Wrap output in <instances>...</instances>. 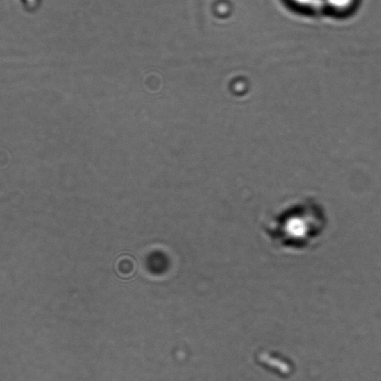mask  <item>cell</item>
<instances>
[{"label":"cell","instance_id":"1","mask_svg":"<svg viewBox=\"0 0 381 381\" xmlns=\"http://www.w3.org/2000/svg\"><path fill=\"white\" fill-rule=\"evenodd\" d=\"M327 225L323 205L314 198H304L269 216L262 232L278 253L296 254L312 251L322 240Z\"/></svg>","mask_w":381,"mask_h":381},{"label":"cell","instance_id":"3","mask_svg":"<svg viewBox=\"0 0 381 381\" xmlns=\"http://www.w3.org/2000/svg\"><path fill=\"white\" fill-rule=\"evenodd\" d=\"M296 6L308 9H319L324 7V0H291Z\"/></svg>","mask_w":381,"mask_h":381},{"label":"cell","instance_id":"2","mask_svg":"<svg viewBox=\"0 0 381 381\" xmlns=\"http://www.w3.org/2000/svg\"><path fill=\"white\" fill-rule=\"evenodd\" d=\"M355 0H324V7L337 13H344L351 9Z\"/></svg>","mask_w":381,"mask_h":381}]
</instances>
